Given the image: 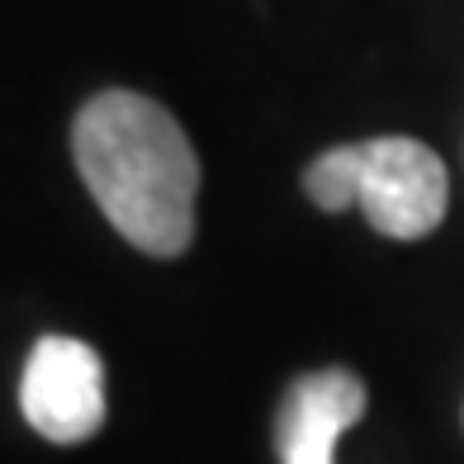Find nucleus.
Instances as JSON below:
<instances>
[{
    "instance_id": "1",
    "label": "nucleus",
    "mask_w": 464,
    "mask_h": 464,
    "mask_svg": "<svg viewBox=\"0 0 464 464\" xmlns=\"http://www.w3.org/2000/svg\"><path fill=\"white\" fill-rule=\"evenodd\" d=\"M76 171L100 214L147 256H180L195 237L199 157L157 100L104 91L81 104L72 129Z\"/></svg>"
},
{
    "instance_id": "2",
    "label": "nucleus",
    "mask_w": 464,
    "mask_h": 464,
    "mask_svg": "<svg viewBox=\"0 0 464 464\" xmlns=\"http://www.w3.org/2000/svg\"><path fill=\"white\" fill-rule=\"evenodd\" d=\"M450 199L446 166L417 138L355 142V204L374 232L393 242H417L440 227Z\"/></svg>"
},
{
    "instance_id": "3",
    "label": "nucleus",
    "mask_w": 464,
    "mask_h": 464,
    "mask_svg": "<svg viewBox=\"0 0 464 464\" xmlns=\"http://www.w3.org/2000/svg\"><path fill=\"white\" fill-rule=\"evenodd\" d=\"M19 412L53 440V446H81L104 427V361L100 351L76 336H44L19 379Z\"/></svg>"
},
{
    "instance_id": "4",
    "label": "nucleus",
    "mask_w": 464,
    "mask_h": 464,
    "mask_svg": "<svg viewBox=\"0 0 464 464\" xmlns=\"http://www.w3.org/2000/svg\"><path fill=\"white\" fill-rule=\"evenodd\" d=\"M365 417V384L355 370H308L285 389L276 408L280 464H336V440Z\"/></svg>"
},
{
    "instance_id": "5",
    "label": "nucleus",
    "mask_w": 464,
    "mask_h": 464,
    "mask_svg": "<svg viewBox=\"0 0 464 464\" xmlns=\"http://www.w3.org/2000/svg\"><path fill=\"white\" fill-rule=\"evenodd\" d=\"M304 189L323 214H346L355 204V142L327 147V152L304 171Z\"/></svg>"
}]
</instances>
